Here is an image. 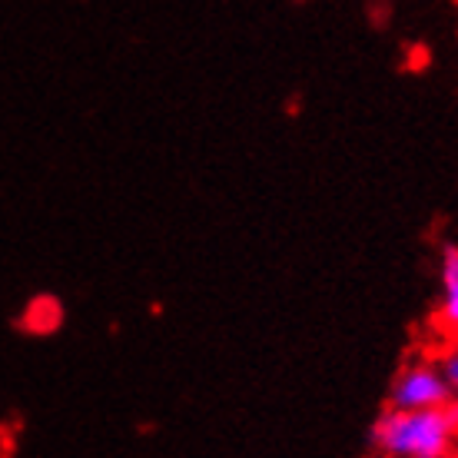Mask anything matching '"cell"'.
Instances as JSON below:
<instances>
[{"instance_id":"2","label":"cell","mask_w":458,"mask_h":458,"mask_svg":"<svg viewBox=\"0 0 458 458\" xmlns=\"http://www.w3.org/2000/svg\"><path fill=\"white\" fill-rule=\"evenodd\" d=\"M452 402V392L445 386V376L438 369V359H415L399 369L392 378L389 405L392 409H438Z\"/></svg>"},{"instance_id":"6","label":"cell","mask_w":458,"mask_h":458,"mask_svg":"<svg viewBox=\"0 0 458 458\" xmlns=\"http://www.w3.org/2000/svg\"><path fill=\"white\" fill-rule=\"evenodd\" d=\"M369 21H372V27H389L392 21V0H369Z\"/></svg>"},{"instance_id":"5","label":"cell","mask_w":458,"mask_h":458,"mask_svg":"<svg viewBox=\"0 0 458 458\" xmlns=\"http://www.w3.org/2000/svg\"><path fill=\"white\" fill-rule=\"evenodd\" d=\"M438 369H442V376H445V386L452 392V399L458 402V343L448 345L445 352L438 355Z\"/></svg>"},{"instance_id":"3","label":"cell","mask_w":458,"mask_h":458,"mask_svg":"<svg viewBox=\"0 0 458 458\" xmlns=\"http://www.w3.org/2000/svg\"><path fill=\"white\" fill-rule=\"evenodd\" d=\"M438 306L436 322L448 335H458V242H445L438 256Z\"/></svg>"},{"instance_id":"4","label":"cell","mask_w":458,"mask_h":458,"mask_svg":"<svg viewBox=\"0 0 458 458\" xmlns=\"http://www.w3.org/2000/svg\"><path fill=\"white\" fill-rule=\"evenodd\" d=\"M23 329L27 333H54L60 326V306L54 299H34V302H27V310H23Z\"/></svg>"},{"instance_id":"7","label":"cell","mask_w":458,"mask_h":458,"mask_svg":"<svg viewBox=\"0 0 458 458\" xmlns=\"http://www.w3.org/2000/svg\"><path fill=\"white\" fill-rule=\"evenodd\" d=\"M452 458H458V452H455V455H452Z\"/></svg>"},{"instance_id":"1","label":"cell","mask_w":458,"mask_h":458,"mask_svg":"<svg viewBox=\"0 0 458 458\" xmlns=\"http://www.w3.org/2000/svg\"><path fill=\"white\" fill-rule=\"evenodd\" d=\"M378 458H452L458 452V402L438 409H386L372 428Z\"/></svg>"}]
</instances>
